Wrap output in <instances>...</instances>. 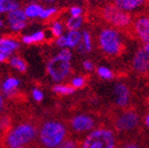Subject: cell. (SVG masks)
Listing matches in <instances>:
<instances>
[{
	"instance_id": "ac0fdd59",
	"label": "cell",
	"mask_w": 149,
	"mask_h": 148,
	"mask_svg": "<svg viewBox=\"0 0 149 148\" xmlns=\"http://www.w3.org/2000/svg\"><path fill=\"white\" fill-rule=\"evenodd\" d=\"M19 80L15 78H8L7 80H5L4 83H3V86H2V89L5 93L8 94L9 92H13V91L18 87L19 85Z\"/></svg>"
},
{
	"instance_id": "6da1fadb",
	"label": "cell",
	"mask_w": 149,
	"mask_h": 148,
	"mask_svg": "<svg viewBox=\"0 0 149 148\" xmlns=\"http://www.w3.org/2000/svg\"><path fill=\"white\" fill-rule=\"evenodd\" d=\"M38 134V126L31 121H22L14 127H6L1 137L3 147L18 148L32 143Z\"/></svg>"
},
{
	"instance_id": "ffe728a7",
	"label": "cell",
	"mask_w": 149,
	"mask_h": 148,
	"mask_svg": "<svg viewBox=\"0 0 149 148\" xmlns=\"http://www.w3.org/2000/svg\"><path fill=\"white\" fill-rule=\"evenodd\" d=\"M10 64H12L13 67H15L16 70H18L19 72L21 73H25L26 68H27V65H26V62L22 59V58L18 57V56H15L10 59Z\"/></svg>"
},
{
	"instance_id": "83f0119b",
	"label": "cell",
	"mask_w": 149,
	"mask_h": 148,
	"mask_svg": "<svg viewBox=\"0 0 149 148\" xmlns=\"http://www.w3.org/2000/svg\"><path fill=\"white\" fill-rule=\"evenodd\" d=\"M84 84H85V80L81 77H77L72 81V85L74 88H81L82 86H84Z\"/></svg>"
},
{
	"instance_id": "8992f818",
	"label": "cell",
	"mask_w": 149,
	"mask_h": 148,
	"mask_svg": "<svg viewBox=\"0 0 149 148\" xmlns=\"http://www.w3.org/2000/svg\"><path fill=\"white\" fill-rule=\"evenodd\" d=\"M102 17L108 23L115 27H125L130 24V16L114 4L106 5L102 9Z\"/></svg>"
},
{
	"instance_id": "d4e9b609",
	"label": "cell",
	"mask_w": 149,
	"mask_h": 148,
	"mask_svg": "<svg viewBox=\"0 0 149 148\" xmlns=\"http://www.w3.org/2000/svg\"><path fill=\"white\" fill-rule=\"evenodd\" d=\"M56 148H79L76 141L72 139H65L60 145H58Z\"/></svg>"
},
{
	"instance_id": "30bf717a",
	"label": "cell",
	"mask_w": 149,
	"mask_h": 148,
	"mask_svg": "<svg viewBox=\"0 0 149 148\" xmlns=\"http://www.w3.org/2000/svg\"><path fill=\"white\" fill-rule=\"evenodd\" d=\"M136 32L139 35L141 40L145 43L149 42V18L142 17L138 19L135 24Z\"/></svg>"
},
{
	"instance_id": "f1b7e54d",
	"label": "cell",
	"mask_w": 149,
	"mask_h": 148,
	"mask_svg": "<svg viewBox=\"0 0 149 148\" xmlns=\"http://www.w3.org/2000/svg\"><path fill=\"white\" fill-rule=\"evenodd\" d=\"M82 8L80 6H72L70 8V15L72 17H81Z\"/></svg>"
},
{
	"instance_id": "836d02e7",
	"label": "cell",
	"mask_w": 149,
	"mask_h": 148,
	"mask_svg": "<svg viewBox=\"0 0 149 148\" xmlns=\"http://www.w3.org/2000/svg\"><path fill=\"white\" fill-rule=\"evenodd\" d=\"M121 148H140V147L138 145H136V144L130 143V144H125V145H123Z\"/></svg>"
},
{
	"instance_id": "ba28073f",
	"label": "cell",
	"mask_w": 149,
	"mask_h": 148,
	"mask_svg": "<svg viewBox=\"0 0 149 148\" xmlns=\"http://www.w3.org/2000/svg\"><path fill=\"white\" fill-rule=\"evenodd\" d=\"M70 126L77 133L87 132L94 126V120L87 115H77L70 120Z\"/></svg>"
},
{
	"instance_id": "52a82bcc",
	"label": "cell",
	"mask_w": 149,
	"mask_h": 148,
	"mask_svg": "<svg viewBox=\"0 0 149 148\" xmlns=\"http://www.w3.org/2000/svg\"><path fill=\"white\" fill-rule=\"evenodd\" d=\"M138 122H139L138 116L134 112H125L117 118L116 122H115V126L120 132H124V131L133 130L134 127L138 124Z\"/></svg>"
},
{
	"instance_id": "d590c367",
	"label": "cell",
	"mask_w": 149,
	"mask_h": 148,
	"mask_svg": "<svg viewBox=\"0 0 149 148\" xmlns=\"http://www.w3.org/2000/svg\"><path fill=\"white\" fill-rule=\"evenodd\" d=\"M37 1L44 2V3H54V2H56L57 0H37Z\"/></svg>"
},
{
	"instance_id": "e0dca14e",
	"label": "cell",
	"mask_w": 149,
	"mask_h": 148,
	"mask_svg": "<svg viewBox=\"0 0 149 148\" xmlns=\"http://www.w3.org/2000/svg\"><path fill=\"white\" fill-rule=\"evenodd\" d=\"M42 9L44 8H42L40 4L32 3V4H29L27 7H26L24 13H25L27 18H35V17H40Z\"/></svg>"
},
{
	"instance_id": "b9f144b4",
	"label": "cell",
	"mask_w": 149,
	"mask_h": 148,
	"mask_svg": "<svg viewBox=\"0 0 149 148\" xmlns=\"http://www.w3.org/2000/svg\"><path fill=\"white\" fill-rule=\"evenodd\" d=\"M1 25H2V22H1V21H0V26H1Z\"/></svg>"
},
{
	"instance_id": "f35d334b",
	"label": "cell",
	"mask_w": 149,
	"mask_h": 148,
	"mask_svg": "<svg viewBox=\"0 0 149 148\" xmlns=\"http://www.w3.org/2000/svg\"><path fill=\"white\" fill-rule=\"evenodd\" d=\"M145 122H146V125L149 127V114L147 115V117H146V119H145Z\"/></svg>"
},
{
	"instance_id": "e575fe53",
	"label": "cell",
	"mask_w": 149,
	"mask_h": 148,
	"mask_svg": "<svg viewBox=\"0 0 149 148\" xmlns=\"http://www.w3.org/2000/svg\"><path fill=\"white\" fill-rule=\"evenodd\" d=\"M7 59V55L3 54L2 52H0V61H5Z\"/></svg>"
},
{
	"instance_id": "4dcf8cb0",
	"label": "cell",
	"mask_w": 149,
	"mask_h": 148,
	"mask_svg": "<svg viewBox=\"0 0 149 148\" xmlns=\"http://www.w3.org/2000/svg\"><path fill=\"white\" fill-rule=\"evenodd\" d=\"M32 95L36 102H40V101L42 100V97H44V94L42 93V91H40L38 89H33Z\"/></svg>"
},
{
	"instance_id": "484cf974",
	"label": "cell",
	"mask_w": 149,
	"mask_h": 148,
	"mask_svg": "<svg viewBox=\"0 0 149 148\" xmlns=\"http://www.w3.org/2000/svg\"><path fill=\"white\" fill-rule=\"evenodd\" d=\"M56 12H57V8H56V7H50V8L42 9V13H40V18H42V19L50 18V17L53 16Z\"/></svg>"
},
{
	"instance_id": "2e32d148",
	"label": "cell",
	"mask_w": 149,
	"mask_h": 148,
	"mask_svg": "<svg viewBox=\"0 0 149 148\" xmlns=\"http://www.w3.org/2000/svg\"><path fill=\"white\" fill-rule=\"evenodd\" d=\"M82 35L78 30H70L68 34L66 35V40H68V48H74L80 42H81Z\"/></svg>"
},
{
	"instance_id": "74e56055",
	"label": "cell",
	"mask_w": 149,
	"mask_h": 148,
	"mask_svg": "<svg viewBox=\"0 0 149 148\" xmlns=\"http://www.w3.org/2000/svg\"><path fill=\"white\" fill-rule=\"evenodd\" d=\"M143 49H144L147 53H149V42L148 43H145V46H144V48H143Z\"/></svg>"
},
{
	"instance_id": "5b68a950",
	"label": "cell",
	"mask_w": 149,
	"mask_h": 148,
	"mask_svg": "<svg viewBox=\"0 0 149 148\" xmlns=\"http://www.w3.org/2000/svg\"><path fill=\"white\" fill-rule=\"evenodd\" d=\"M100 47L109 55H117L121 50L119 33L114 29H104L100 33Z\"/></svg>"
},
{
	"instance_id": "8d00e7d4",
	"label": "cell",
	"mask_w": 149,
	"mask_h": 148,
	"mask_svg": "<svg viewBox=\"0 0 149 148\" xmlns=\"http://www.w3.org/2000/svg\"><path fill=\"white\" fill-rule=\"evenodd\" d=\"M3 105H4V100H3V97H2V95L0 94V110L2 109V107H3Z\"/></svg>"
},
{
	"instance_id": "603a6c76",
	"label": "cell",
	"mask_w": 149,
	"mask_h": 148,
	"mask_svg": "<svg viewBox=\"0 0 149 148\" xmlns=\"http://www.w3.org/2000/svg\"><path fill=\"white\" fill-rule=\"evenodd\" d=\"M81 49L84 50V51L89 52L91 50V39H90V35L87 31L83 32V35H82V46Z\"/></svg>"
},
{
	"instance_id": "7402d4cb",
	"label": "cell",
	"mask_w": 149,
	"mask_h": 148,
	"mask_svg": "<svg viewBox=\"0 0 149 148\" xmlns=\"http://www.w3.org/2000/svg\"><path fill=\"white\" fill-rule=\"evenodd\" d=\"M53 91L58 94H70L74 91V88L68 85H55L53 87Z\"/></svg>"
},
{
	"instance_id": "60d3db41",
	"label": "cell",
	"mask_w": 149,
	"mask_h": 148,
	"mask_svg": "<svg viewBox=\"0 0 149 148\" xmlns=\"http://www.w3.org/2000/svg\"><path fill=\"white\" fill-rule=\"evenodd\" d=\"M18 148H28V147H25V146H24V147H18Z\"/></svg>"
},
{
	"instance_id": "cb8c5ba5",
	"label": "cell",
	"mask_w": 149,
	"mask_h": 148,
	"mask_svg": "<svg viewBox=\"0 0 149 148\" xmlns=\"http://www.w3.org/2000/svg\"><path fill=\"white\" fill-rule=\"evenodd\" d=\"M97 73H98V76H100V78L106 79V80L112 79V77H113V74H112L111 71L105 66H100L97 70Z\"/></svg>"
},
{
	"instance_id": "9a60e30c",
	"label": "cell",
	"mask_w": 149,
	"mask_h": 148,
	"mask_svg": "<svg viewBox=\"0 0 149 148\" xmlns=\"http://www.w3.org/2000/svg\"><path fill=\"white\" fill-rule=\"evenodd\" d=\"M20 8V3L17 0H0V13H9Z\"/></svg>"
},
{
	"instance_id": "3957f363",
	"label": "cell",
	"mask_w": 149,
	"mask_h": 148,
	"mask_svg": "<svg viewBox=\"0 0 149 148\" xmlns=\"http://www.w3.org/2000/svg\"><path fill=\"white\" fill-rule=\"evenodd\" d=\"M70 58L72 53L68 49H63L62 51L53 57L47 64V70L55 82L63 81L70 73Z\"/></svg>"
},
{
	"instance_id": "9c48e42d",
	"label": "cell",
	"mask_w": 149,
	"mask_h": 148,
	"mask_svg": "<svg viewBox=\"0 0 149 148\" xmlns=\"http://www.w3.org/2000/svg\"><path fill=\"white\" fill-rule=\"evenodd\" d=\"M134 68L139 73H145L149 70V53L144 49H140L136 53L133 61Z\"/></svg>"
},
{
	"instance_id": "d6986e66",
	"label": "cell",
	"mask_w": 149,
	"mask_h": 148,
	"mask_svg": "<svg viewBox=\"0 0 149 148\" xmlns=\"http://www.w3.org/2000/svg\"><path fill=\"white\" fill-rule=\"evenodd\" d=\"M45 38V33L42 31H38L36 33H33L31 35H27V36L23 37V42L25 44H34V43L42 42Z\"/></svg>"
},
{
	"instance_id": "7c38bea8",
	"label": "cell",
	"mask_w": 149,
	"mask_h": 148,
	"mask_svg": "<svg viewBox=\"0 0 149 148\" xmlns=\"http://www.w3.org/2000/svg\"><path fill=\"white\" fill-rule=\"evenodd\" d=\"M144 2L145 0H114V5L121 10L128 12L140 7Z\"/></svg>"
},
{
	"instance_id": "4316f807",
	"label": "cell",
	"mask_w": 149,
	"mask_h": 148,
	"mask_svg": "<svg viewBox=\"0 0 149 148\" xmlns=\"http://www.w3.org/2000/svg\"><path fill=\"white\" fill-rule=\"evenodd\" d=\"M52 32L55 36H61L62 35V25L60 23H55L52 26Z\"/></svg>"
},
{
	"instance_id": "f546056e",
	"label": "cell",
	"mask_w": 149,
	"mask_h": 148,
	"mask_svg": "<svg viewBox=\"0 0 149 148\" xmlns=\"http://www.w3.org/2000/svg\"><path fill=\"white\" fill-rule=\"evenodd\" d=\"M57 46L58 47H61V48H65V47H68V40H66V36H61L58 37L57 39Z\"/></svg>"
},
{
	"instance_id": "1f68e13d",
	"label": "cell",
	"mask_w": 149,
	"mask_h": 148,
	"mask_svg": "<svg viewBox=\"0 0 149 148\" xmlns=\"http://www.w3.org/2000/svg\"><path fill=\"white\" fill-rule=\"evenodd\" d=\"M83 66H84V68H85V70H87V71H92L93 70L92 62H91V61H89V60L84 61V62H83Z\"/></svg>"
},
{
	"instance_id": "277c9868",
	"label": "cell",
	"mask_w": 149,
	"mask_h": 148,
	"mask_svg": "<svg viewBox=\"0 0 149 148\" xmlns=\"http://www.w3.org/2000/svg\"><path fill=\"white\" fill-rule=\"evenodd\" d=\"M116 141L113 132L107 128H98L84 139L81 148H115Z\"/></svg>"
},
{
	"instance_id": "5bb4252c",
	"label": "cell",
	"mask_w": 149,
	"mask_h": 148,
	"mask_svg": "<svg viewBox=\"0 0 149 148\" xmlns=\"http://www.w3.org/2000/svg\"><path fill=\"white\" fill-rule=\"evenodd\" d=\"M19 48V44L10 38H0V52L8 56L12 52Z\"/></svg>"
},
{
	"instance_id": "8fae6325",
	"label": "cell",
	"mask_w": 149,
	"mask_h": 148,
	"mask_svg": "<svg viewBox=\"0 0 149 148\" xmlns=\"http://www.w3.org/2000/svg\"><path fill=\"white\" fill-rule=\"evenodd\" d=\"M114 94H115V102H116V104L118 106L124 107L128 104V101H130V91H128V88L124 84H118V85L115 86Z\"/></svg>"
},
{
	"instance_id": "ab89813d",
	"label": "cell",
	"mask_w": 149,
	"mask_h": 148,
	"mask_svg": "<svg viewBox=\"0 0 149 148\" xmlns=\"http://www.w3.org/2000/svg\"><path fill=\"white\" fill-rule=\"evenodd\" d=\"M2 128V124H1V122H0V130Z\"/></svg>"
},
{
	"instance_id": "7a4b0ae2",
	"label": "cell",
	"mask_w": 149,
	"mask_h": 148,
	"mask_svg": "<svg viewBox=\"0 0 149 148\" xmlns=\"http://www.w3.org/2000/svg\"><path fill=\"white\" fill-rule=\"evenodd\" d=\"M37 135L42 147L56 148L66 139L68 131L60 121L49 120L42 123Z\"/></svg>"
},
{
	"instance_id": "4fadbf2b",
	"label": "cell",
	"mask_w": 149,
	"mask_h": 148,
	"mask_svg": "<svg viewBox=\"0 0 149 148\" xmlns=\"http://www.w3.org/2000/svg\"><path fill=\"white\" fill-rule=\"evenodd\" d=\"M26 17L25 13L22 9H15L13 12L8 13V16H7V21H8L9 25H17V24H23L26 23Z\"/></svg>"
},
{
	"instance_id": "d6a6232c",
	"label": "cell",
	"mask_w": 149,
	"mask_h": 148,
	"mask_svg": "<svg viewBox=\"0 0 149 148\" xmlns=\"http://www.w3.org/2000/svg\"><path fill=\"white\" fill-rule=\"evenodd\" d=\"M25 26H26V23H23V24H17V25H13V26H10V27H12L13 30L19 31V30H21V29H23Z\"/></svg>"
},
{
	"instance_id": "44dd1931",
	"label": "cell",
	"mask_w": 149,
	"mask_h": 148,
	"mask_svg": "<svg viewBox=\"0 0 149 148\" xmlns=\"http://www.w3.org/2000/svg\"><path fill=\"white\" fill-rule=\"evenodd\" d=\"M82 21H83V19L81 17H72L66 22V28L68 30H77L81 26Z\"/></svg>"
}]
</instances>
